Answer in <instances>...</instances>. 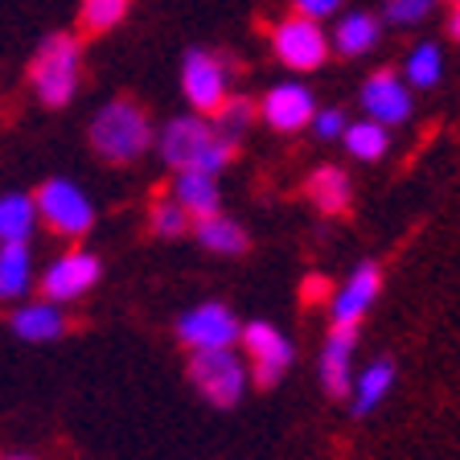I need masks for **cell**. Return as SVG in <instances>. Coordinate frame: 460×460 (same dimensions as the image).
<instances>
[{
    "label": "cell",
    "mask_w": 460,
    "mask_h": 460,
    "mask_svg": "<svg viewBox=\"0 0 460 460\" xmlns=\"http://www.w3.org/2000/svg\"><path fill=\"white\" fill-rule=\"evenodd\" d=\"M431 4H436V0H386V21L399 29L420 25V21L431 13Z\"/></svg>",
    "instance_id": "28"
},
{
    "label": "cell",
    "mask_w": 460,
    "mask_h": 460,
    "mask_svg": "<svg viewBox=\"0 0 460 460\" xmlns=\"http://www.w3.org/2000/svg\"><path fill=\"white\" fill-rule=\"evenodd\" d=\"M448 33L460 41V0H448Z\"/></svg>",
    "instance_id": "31"
},
{
    "label": "cell",
    "mask_w": 460,
    "mask_h": 460,
    "mask_svg": "<svg viewBox=\"0 0 460 460\" xmlns=\"http://www.w3.org/2000/svg\"><path fill=\"white\" fill-rule=\"evenodd\" d=\"M378 38H383V21L366 9H354V13H341V17L333 21L329 46H333L341 58H362L378 46Z\"/></svg>",
    "instance_id": "18"
},
{
    "label": "cell",
    "mask_w": 460,
    "mask_h": 460,
    "mask_svg": "<svg viewBox=\"0 0 460 460\" xmlns=\"http://www.w3.org/2000/svg\"><path fill=\"white\" fill-rule=\"evenodd\" d=\"M9 329L21 337V341H58V337L70 329L66 308L54 305V300H21L9 316Z\"/></svg>",
    "instance_id": "15"
},
{
    "label": "cell",
    "mask_w": 460,
    "mask_h": 460,
    "mask_svg": "<svg viewBox=\"0 0 460 460\" xmlns=\"http://www.w3.org/2000/svg\"><path fill=\"white\" fill-rule=\"evenodd\" d=\"M313 115H316V95L305 83H296V78L268 86V95L259 99V119L279 136H292L300 128H308Z\"/></svg>",
    "instance_id": "12"
},
{
    "label": "cell",
    "mask_w": 460,
    "mask_h": 460,
    "mask_svg": "<svg viewBox=\"0 0 460 460\" xmlns=\"http://www.w3.org/2000/svg\"><path fill=\"white\" fill-rule=\"evenodd\" d=\"M33 201H38V218L46 222L49 234H58V239L75 243V239H83V234H91V226H95V201H91V193L78 181H70V177H49V181H41Z\"/></svg>",
    "instance_id": "4"
},
{
    "label": "cell",
    "mask_w": 460,
    "mask_h": 460,
    "mask_svg": "<svg viewBox=\"0 0 460 460\" xmlns=\"http://www.w3.org/2000/svg\"><path fill=\"white\" fill-rule=\"evenodd\" d=\"M156 144V128L136 99H111L91 115V148L107 164H136Z\"/></svg>",
    "instance_id": "2"
},
{
    "label": "cell",
    "mask_w": 460,
    "mask_h": 460,
    "mask_svg": "<svg viewBox=\"0 0 460 460\" xmlns=\"http://www.w3.org/2000/svg\"><path fill=\"white\" fill-rule=\"evenodd\" d=\"M444 78V49L436 41H420V46L407 49L402 58V83L411 86V91H431V86H440Z\"/></svg>",
    "instance_id": "23"
},
{
    "label": "cell",
    "mask_w": 460,
    "mask_h": 460,
    "mask_svg": "<svg viewBox=\"0 0 460 460\" xmlns=\"http://www.w3.org/2000/svg\"><path fill=\"white\" fill-rule=\"evenodd\" d=\"M239 345L251 366V383H259V386H276L279 378L292 370V362H296V345L288 341L271 321H251V325H243Z\"/></svg>",
    "instance_id": "8"
},
{
    "label": "cell",
    "mask_w": 460,
    "mask_h": 460,
    "mask_svg": "<svg viewBox=\"0 0 460 460\" xmlns=\"http://www.w3.org/2000/svg\"><path fill=\"white\" fill-rule=\"evenodd\" d=\"M128 17V0H83L78 21L86 33H111L119 21Z\"/></svg>",
    "instance_id": "26"
},
{
    "label": "cell",
    "mask_w": 460,
    "mask_h": 460,
    "mask_svg": "<svg viewBox=\"0 0 460 460\" xmlns=\"http://www.w3.org/2000/svg\"><path fill=\"white\" fill-rule=\"evenodd\" d=\"M329 33L321 29V21H308L300 13L276 21L271 29V54L279 58V66L308 75V70H321L329 62Z\"/></svg>",
    "instance_id": "6"
},
{
    "label": "cell",
    "mask_w": 460,
    "mask_h": 460,
    "mask_svg": "<svg viewBox=\"0 0 460 460\" xmlns=\"http://www.w3.org/2000/svg\"><path fill=\"white\" fill-rule=\"evenodd\" d=\"M103 279V259L86 247H70L41 271V296L54 305H75Z\"/></svg>",
    "instance_id": "9"
},
{
    "label": "cell",
    "mask_w": 460,
    "mask_h": 460,
    "mask_svg": "<svg viewBox=\"0 0 460 460\" xmlns=\"http://www.w3.org/2000/svg\"><path fill=\"white\" fill-rule=\"evenodd\" d=\"M255 119H259V103L255 99H247V95H230L226 103L218 107V115H214V128H218L222 136H226L230 144H239L243 136L255 128Z\"/></svg>",
    "instance_id": "25"
},
{
    "label": "cell",
    "mask_w": 460,
    "mask_h": 460,
    "mask_svg": "<svg viewBox=\"0 0 460 460\" xmlns=\"http://www.w3.org/2000/svg\"><path fill=\"white\" fill-rule=\"evenodd\" d=\"M33 288V251L29 243H0V305H21Z\"/></svg>",
    "instance_id": "19"
},
{
    "label": "cell",
    "mask_w": 460,
    "mask_h": 460,
    "mask_svg": "<svg viewBox=\"0 0 460 460\" xmlns=\"http://www.w3.org/2000/svg\"><path fill=\"white\" fill-rule=\"evenodd\" d=\"M148 222H153V230L161 234V239H181L185 230L193 226V218L181 210V206H177V201L169 198V193L153 201V210H148Z\"/></svg>",
    "instance_id": "27"
},
{
    "label": "cell",
    "mask_w": 460,
    "mask_h": 460,
    "mask_svg": "<svg viewBox=\"0 0 460 460\" xmlns=\"http://www.w3.org/2000/svg\"><path fill=\"white\" fill-rule=\"evenodd\" d=\"M190 230H193V239H198L201 247L210 251V255H243V251L251 247L247 230H243L234 218H226V214H214V218H198Z\"/></svg>",
    "instance_id": "22"
},
{
    "label": "cell",
    "mask_w": 460,
    "mask_h": 460,
    "mask_svg": "<svg viewBox=\"0 0 460 460\" xmlns=\"http://www.w3.org/2000/svg\"><path fill=\"white\" fill-rule=\"evenodd\" d=\"M29 83H33V91H38V99L46 107H66L78 95V83H83V46H78V38L49 33L33 49Z\"/></svg>",
    "instance_id": "3"
},
{
    "label": "cell",
    "mask_w": 460,
    "mask_h": 460,
    "mask_svg": "<svg viewBox=\"0 0 460 460\" xmlns=\"http://www.w3.org/2000/svg\"><path fill=\"white\" fill-rule=\"evenodd\" d=\"M354 358H358V329H333L321 345V386L329 399H349L354 391Z\"/></svg>",
    "instance_id": "14"
},
{
    "label": "cell",
    "mask_w": 460,
    "mask_h": 460,
    "mask_svg": "<svg viewBox=\"0 0 460 460\" xmlns=\"http://www.w3.org/2000/svg\"><path fill=\"white\" fill-rule=\"evenodd\" d=\"M316 132V140H341V132L349 128V119H345L341 107H316L313 124H308Z\"/></svg>",
    "instance_id": "29"
},
{
    "label": "cell",
    "mask_w": 460,
    "mask_h": 460,
    "mask_svg": "<svg viewBox=\"0 0 460 460\" xmlns=\"http://www.w3.org/2000/svg\"><path fill=\"white\" fill-rule=\"evenodd\" d=\"M378 296H383V268L366 259L329 296V321H333V329H358Z\"/></svg>",
    "instance_id": "11"
},
{
    "label": "cell",
    "mask_w": 460,
    "mask_h": 460,
    "mask_svg": "<svg viewBox=\"0 0 460 460\" xmlns=\"http://www.w3.org/2000/svg\"><path fill=\"white\" fill-rule=\"evenodd\" d=\"M181 95L193 115L214 119L218 107L230 99V66L214 49H190L181 62Z\"/></svg>",
    "instance_id": "7"
},
{
    "label": "cell",
    "mask_w": 460,
    "mask_h": 460,
    "mask_svg": "<svg viewBox=\"0 0 460 460\" xmlns=\"http://www.w3.org/2000/svg\"><path fill=\"white\" fill-rule=\"evenodd\" d=\"M243 325L239 316L230 313L218 300H206V305H193L190 313L177 316V341L190 349V354H201V349H230L239 341Z\"/></svg>",
    "instance_id": "10"
},
{
    "label": "cell",
    "mask_w": 460,
    "mask_h": 460,
    "mask_svg": "<svg viewBox=\"0 0 460 460\" xmlns=\"http://www.w3.org/2000/svg\"><path fill=\"white\" fill-rule=\"evenodd\" d=\"M292 9H296L300 17H308V21H325V17H333V13L341 9V0H292Z\"/></svg>",
    "instance_id": "30"
},
{
    "label": "cell",
    "mask_w": 460,
    "mask_h": 460,
    "mask_svg": "<svg viewBox=\"0 0 460 460\" xmlns=\"http://www.w3.org/2000/svg\"><path fill=\"white\" fill-rule=\"evenodd\" d=\"M341 144L354 161L374 164V161H383V156L391 153V128L374 124V119H358V124H349L341 132Z\"/></svg>",
    "instance_id": "24"
},
{
    "label": "cell",
    "mask_w": 460,
    "mask_h": 460,
    "mask_svg": "<svg viewBox=\"0 0 460 460\" xmlns=\"http://www.w3.org/2000/svg\"><path fill=\"white\" fill-rule=\"evenodd\" d=\"M169 198L177 201L193 222L222 214V190H218V177H210V172H172Z\"/></svg>",
    "instance_id": "16"
},
{
    "label": "cell",
    "mask_w": 460,
    "mask_h": 460,
    "mask_svg": "<svg viewBox=\"0 0 460 460\" xmlns=\"http://www.w3.org/2000/svg\"><path fill=\"white\" fill-rule=\"evenodd\" d=\"M394 386V362L391 358H374V362H366V370L354 374V391H349V402H354V415H370L378 411L386 402V394H391Z\"/></svg>",
    "instance_id": "20"
},
{
    "label": "cell",
    "mask_w": 460,
    "mask_h": 460,
    "mask_svg": "<svg viewBox=\"0 0 460 460\" xmlns=\"http://www.w3.org/2000/svg\"><path fill=\"white\" fill-rule=\"evenodd\" d=\"M156 153L172 172H210L218 177L234 161V144L206 115H177L156 132Z\"/></svg>",
    "instance_id": "1"
},
{
    "label": "cell",
    "mask_w": 460,
    "mask_h": 460,
    "mask_svg": "<svg viewBox=\"0 0 460 460\" xmlns=\"http://www.w3.org/2000/svg\"><path fill=\"white\" fill-rule=\"evenodd\" d=\"M305 193L325 218H341V214H349V206H354V181H349V172L337 169V164H321L305 181Z\"/></svg>",
    "instance_id": "17"
},
{
    "label": "cell",
    "mask_w": 460,
    "mask_h": 460,
    "mask_svg": "<svg viewBox=\"0 0 460 460\" xmlns=\"http://www.w3.org/2000/svg\"><path fill=\"white\" fill-rule=\"evenodd\" d=\"M190 383L214 407H234L251 386V366L234 345L230 349H201L190 358Z\"/></svg>",
    "instance_id": "5"
},
{
    "label": "cell",
    "mask_w": 460,
    "mask_h": 460,
    "mask_svg": "<svg viewBox=\"0 0 460 460\" xmlns=\"http://www.w3.org/2000/svg\"><path fill=\"white\" fill-rule=\"evenodd\" d=\"M362 111H366V119H374V124H383V128L407 124L415 111L411 86L402 83L399 70H374L362 83Z\"/></svg>",
    "instance_id": "13"
},
{
    "label": "cell",
    "mask_w": 460,
    "mask_h": 460,
    "mask_svg": "<svg viewBox=\"0 0 460 460\" xmlns=\"http://www.w3.org/2000/svg\"><path fill=\"white\" fill-rule=\"evenodd\" d=\"M38 201L33 193H0V243H29L38 230Z\"/></svg>",
    "instance_id": "21"
}]
</instances>
